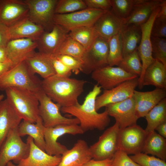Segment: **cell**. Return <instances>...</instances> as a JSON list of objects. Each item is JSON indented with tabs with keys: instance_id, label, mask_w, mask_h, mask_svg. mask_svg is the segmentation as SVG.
Returning a JSON list of instances; mask_svg holds the SVG:
<instances>
[{
	"instance_id": "1",
	"label": "cell",
	"mask_w": 166,
	"mask_h": 166,
	"mask_svg": "<svg viewBox=\"0 0 166 166\" xmlns=\"http://www.w3.org/2000/svg\"><path fill=\"white\" fill-rule=\"evenodd\" d=\"M101 87L98 85H94L92 90L85 97L83 103L67 107H62L61 111L74 117L79 120V126L85 132L98 129L104 130L109 124L110 120L107 111L98 113L96 109L97 97L101 93Z\"/></svg>"
},
{
	"instance_id": "2",
	"label": "cell",
	"mask_w": 166,
	"mask_h": 166,
	"mask_svg": "<svg viewBox=\"0 0 166 166\" xmlns=\"http://www.w3.org/2000/svg\"><path fill=\"white\" fill-rule=\"evenodd\" d=\"M87 81L56 74L42 81V88L52 101L61 107L74 105L84 91Z\"/></svg>"
},
{
	"instance_id": "3",
	"label": "cell",
	"mask_w": 166,
	"mask_h": 166,
	"mask_svg": "<svg viewBox=\"0 0 166 166\" xmlns=\"http://www.w3.org/2000/svg\"><path fill=\"white\" fill-rule=\"evenodd\" d=\"M5 91L6 99L22 120L35 123L40 117L37 93L17 87H9Z\"/></svg>"
},
{
	"instance_id": "4",
	"label": "cell",
	"mask_w": 166,
	"mask_h": 166,
	"mask_svg": "<svg viewBox=\"0 0 166 166\" xmlns=\"http://www.w3.org/2000/svg\"><path fill=\"white\" fill-rule=\"evenodd\" d=\"M9 87L25 89L37 93L42 89V81L24 61L14 66L0 77V90Z\"/></svg>"
},
{
	"instance_id": "5",
	"label": "cell",
	"mask_w": 166,
	"mask_h": 166,
	"mask_svg": "<svg viewBox=\"0 0 166 166\" xmlns=\"http://www.w3.org/2000/svg\"><path fill=\"white\" fill-rule=\"evenodd\" d=\"M18 127L10 131L0 147V166H6L11 161L18 164L29 155V145L22 140Z\"/></svg>"
},
{
	"instance_id": "6",
	"label": "cell",
	"mask_w": 166,
	"mask_h": 166,
	"mask_svg": "<svg viewBox=\"0 0 166 166\" xmlns=\"http://www.w3.org/2000/svg\"><path fill=\"white\" fill-rule=\"evenodd\" d=\"M37 94L39 102V115L45 128L61 124H79L77 118H69L63 116L60 112L61 107L54 103L42 89L37 92Z\"/></svg>"
},
{
	"instance_id": "7",
	"label": "cell",
	"mask_w": 166,
	"mask_h": 166,
	"mask_svg": "<svg viewBox=\"0 0 166 166\" xmlns=\"http://www.w3.org/2000/svg\"><path fill=\"white\" fill-rule=\"evenodd\" d=\"M106 11L87 8L69 14H55L53 22L54 24L60 25L69 31L79 27L93 26Z\"/></svg>"
},
{
	"instance_id": "8",
	"label": "cell",
	"mask_w": 166,
	"mask_h": 166,
	"mask_svg": "<svg viewBox=\"0 0 166 166\" xmlns=\"http://www.w3.org/2000/svg\"><path fill=\"white\" fill-rule=\"evenodd\" d=\"M109 40L97 35L89 48L86 50L82 59L81 72L89 74L108 65Z\"/></svg>"
},
{
	"instance_id": "9",
	"label": "cell",
	"mask_w": 166,
	"mask_h": 166,
	"mask_svg": "<svg viewBox=\"0 0 166 166\" xmlns=\"http://www.w3.org/2000/svg\"><path fill=\"white\" fill-rule=\"evenodd\" d=\"M29 9L28 17L42 26L45 31L52 30L54 25L53 18L58 0H25Z\"/></svg>"
},
{
	"instance_id": "10",
	"label": "cell",
	"mask_w": 166,
	"mask_h": 166,
	"mask_svg": "<svg viewBox=\"0 0 166 166\" xmlns=\"http://www.w3.org/2000/svg\"><path fill=\"white\" fill-rule=\"evenodd\" d=\"M120 128L115 122L104 132L97 142L89 147L92 159L100 160L113 157L119 150L118 137Z\"/></svg>"
},
{
	"instance_id": "11",
	"label": "cell",
	"mask_w": 166,
	"mask_h": 166,
	"mask_svg": "<svg viewBox=\"0 0 166 166\" xmlns=\"http://www.w3.org/2000/svg\"><path fill=\"white\" fill-rule=\"evenodd\" d=\"M85 132L78 124H61L45 128V151L51 155H61L68 149L65 145L57 141L60 136L66 134H83Z\"/></svg>"
},
{
	"instance_id": "12",
	"label": "cell",
	"mask_w": 166,
	"mask_h": 166,
	"mask_svg": "<svg viewBox=\"0 0 166 166\" xmlns=\"http://www.w3.org/2000/svg\"><path fill=\"white\" fill-rule=\"evenodd\" d=\"M147 134L145 130L137 124L120 128L119 149L128 155L142 152Z\"/></svg>"
},
{
	"instance_id": "13",
	"label": "cell",
	"mask_w": 166,
	"mask_h": 166,
	"mask_svg": "<svg viewBox=\"0 0 166 166\" xmlns=\"http://www.w3.org/2000/svg\"><path fill=\"white\" fill-rule=\"evenodd\" d=\"M160 9V6L153 12L145 23L140 25L142 36L139 45L137 48L142 67L141 74L138 79V86L140 89L143 87V78L146 69L156 60L153 58L152 54L151 30L154 21Z\"/></svg>"
},
{
	"instance_id": "14",
	"label": "cell",
	"mask_w": 166,
	"mask_h": 166,
	"mask_svg": "<svg viewBox=\"0 0 166 166\" xmlns=\"http://www.w3.org/2000/svg\"><path fill=\"white\" fill-rule=\"evenodd\" d=\"M138 79L137 77L126 81L110 89L104 90L103 93L96 99V110L132 97L136 88L138 86Z\"/></svg>"
},
{
	"instance_id": "15",
	"label": "cell",
	"mask_w": 166,
	"mask_h": 166,
	"mask_svg": "<svg viewBox=\"0 0 166 166\" xmlns=\"http://www.w3.org/2000/svg\"><path fill=\"white\" fill-rule=\"evenodd\" d=\"M91 77L104 90L110 89L126 81L138 77L118 66L108 65L93 72Z\"/></svg>"
},
{
	"instance_id": "16",
	"label": "cell",
	"mask_w": 166,
	"mask_h": 166,
	"mask_svg": "<svg viewBox=\"0 0 166 166\" xmlns=\"http://www.w3.org/2000/svg\"><path fill=\"white\" fill-rule=\"evenodd\" d=\"M105 107L109 115L114 118L120 128L136 124L138 118L136 113L133 96Z\"/></svg>"
},
{
	"instance_id": "17",
	"label": "cell",
	"mask_w": 166,
	"mask_h": 166,
	"mask_svg": "<svg viewBox=\"0 0 166 166\" xmlns=\"http://www.w3.org/2000/svg\"><path fill=\"white\" fill-rule=\"evenodd\" d=\"M69 31L55 24L49 31H45L36 41L39 52L45 55H55L57 52Z\"/></svg>"
},
{
	"instance_id": "18",
	"label": "cell",
	"mask_w": 166,
	"mask_h": 166,
	"mask_svg": "<svg viewBox=\"0 0 166 166\" xmlns=\"http://www.w3.org/2000/svg\"><path fill=\"white\" fill-rule=\"evenodd\" d=\"M28 12L24 0H0V23L8 27L28 16Z\"/></svg>"
},
{
	"instance_id": "19",
	"label": "cell",
	"mask_w": 166,
	"mask_h": 166,
	"mask_svg": "<svg viewBox=\"0 0 166 166\" xmlns=\"http://www.w3.org/2000/svg\"><path fill=\"white\" fill-rule=\"evenodd\" d=\"M37 47L36 41L22 38L10 40L6 49L8 57L14 66L24 61L35 53Z\"/></svg>"
},
{
	"instance_id": "20",
	"label": "cell",
	"mask_w": 166,
	"mask_h": 166,
	"mask_svg": "<svg viewBox=\"0 0 166 166\" xmlns=\"http://www.w3.org/2000/svg\"><path fill=\"white\" fill-rule=\"evenodd\" d=\"M93 26L97 35L109 40L121 33L125 24L124 20L116 16L111 8L106 11Z\"/></svg>"
},
{
	"instance_id": "21",
	"label": "cell",
	"mask_w": 166,
	"mask_h": 166,
	"mask_svg": "<svg viewBox=\"0 0 166 166\" xmlns=\"http://www.w3.org/2000/svg\"><path fill=\"white\" fill-rule=\"evenodd\" d=\"M133 96L136 113L139 119L144 117L153 107L166 98V89L156 88L147 92L135 90Z\"/></svg>"
},
{
	"instance_id": "22",
	"label": "cell",
	"mask_w": 166,
	"mask_h": 166,
	"mask_svg": "<svg viewBox=\"0 0 166 166\" xmlns=\"http://www.w3.org/2000/svg\"><path fill=\"white\" fill-rule=\"evenodd\" d=\"M26 142L30 146L29 155L17 166H57L61 159V155L51 156L38 147L33 139L28 136Z\"/></svg>"
},
{
	"instance_id": "23",
	"label": "cell",
	"mask_w": 166,
	"mask_h": 166,
	"mask_svg": "<svg viewBox=\"0 0 166 166\" xmlns=\"http://www.w3.org/2000/svg\"><path fill=\"white\" fill-rule=\"evenodd\" d=\"M92 159L89 147L83 139H79L72 148L61 155L57 166H82Z\"/></svg>"
},
{
	"instance_id": "24",
	"label": "cell",
	"mask_w": 166,
	"mask_h": 166,
	"mask_svg": "<svg viewBox=\"0 0 166 166\" xmlns=\"http://www.w3.org/2000/svg\"><path fill=\"white\" fill-rule=\"evenodd\" d=\"M10 40L26 38L37 41L45 31L41 26L25 17L8 27Z\"/></svg>"
},
{
	"instance_id": "25",
	"label": "cell",
	"mask_w": 166,
	"mask_h": 166,
	"mask_svg": "<svg viewBox=\"0 0 166 166\" xmlns=\"http://www.w3.org/2000/svg\"><path fill=\"white\" fill-rule=\"evenodd\" d=\"M22 120L6 99L0 101V147L10 131Z\"/></svg>"
},
{
	"instance_id": "26",
	"label": "cell",
	"mask_w": 166,
	"mask_h": 166,
	"mask_svg": "<svg viewBox=\"0 0 166 166\" xmlns=\"http://www.w3.org/2000/svg\"><path fill=\"white\" fill-rule=\"evenodd\" d=\"M161 0H140L129 16L124 20L125 26H140L149 19L153 12L160 6Z\"/></svg>"
},
{
	"instance_id": "27",
	"label": "cell",
	"mask_w": 166,
	"mask_h": 166,
	"mask_svg": "<svg viewBox=\"0 0 166 166\" xmlns=\"http://www.w3.org/2000/svg\"><path fill=\"white\" fill-rule=\"evenodd\" d=\"M45 128L42 120L40 117L35 123L24 121L21 122L18 127V131L21 137L28 135L32 137L35 144L45 152Z\"/></svg>"
},
{
	"instance_id": "28",
	"label": "cell",
	"mask_w": 166,
	"mask_h": 166,
	"mask_svg": "<svg viewBox=\"0 0 166 166\" xmlns=\"http://www.w3.org/2000/svg\"><path fill=\"white\" fill-rule=\"evenodd\" d=\"M149 85L166 89V67L156 59L147 68L144 75L143 86Z\"/></svg>"
},
{
	"instance_id": "29",
	"label": "cell",
	"mask_w": 166,
	"mask_h": 166,
	"mask_svg": "<svg viewBox=\"0 0 166 166\" xmlns=\"http://www.w3.org/2000/svg\"><path fill=\"white\" fill-rule=\"evenodd\" d=\"M121 35L124 57L137 48L142 36L140 26L133 24L125 26L121 32Z\"/></svg>"
},
{
	"instance_id": "30",
	"label": "cell",
	"mask_w": 166,
	"mask_h": 166,
	"mask_svg": "<svg viewBox=\"0 0 166 166\" xmlns=\"http://www.w3.org/2000/svg\"><path fill=\"white\" fill-rule=\"evenodd\" d=\"M142 152L166 160V139L155 131L147 133Z\"/></svg>"
},
{
	"instance_id": "31",
	"label": "cell",
	"mask_w": 166,
	"mask_h": 166,
	"mask_svg": "<svg viewBox=\"0 0 166 166\" xmlns=\"http://www.w3.org/2000/svg\"><path fill=\"white\" fill-rule=\"evenodd\" d=\"M27 65L34 74L37 73L43 79L56 74L50 62L44 55L36 53L25 61Z\"/></svg>"
},
{
	"instance_id": "32",
	"label": "cell",
	"mask_w": 166,
	"mask_h": 166,
	"mask_svg": "<svg viewBox=\"0 0 166 166\" xmlns=\"http://www.w3.org/2000/svg\"><path fill=\"white\" fill-rule=\"evenodd\" d=\"M144 117L147 122L145 129L147 133L155 131L157 126L166 122V98L162 100Z\"/></svg>"
},
{
	"instance_id": "33",
	"label": "cell",
	"mask_w": 166,
	"mask_h": 166,
	"mask_svg": "<svg viewBox=\"0 0 166 166\" xmlns=\"http://www.w3.org/2000/svg\"><path fill=\"white\" fill-rule=\"evenodd\" d=\"M69 35L81 44L86 50L89 48L98 35L93 26L72 29L69 31Z\"/></svg>"
},
{
	"instance_id": "34",
	"label": "cell",
	"mask_w": 166,
	"mask_h": 166,
	"mask_svg": "<svg viewBox=\"0 0 166 166\" xmlns=\"http://www.w3.org/2000/svg\"><path fill=\"white\" fill-rule=\"evenodd\" d=\"M118 66L129 73L139 77L142 67L137 48L132 53L123 57Z\"/></svg>"
},
{
	"instance_id": "35",
	"label": "cell",
	"mask_w": 166,
	"mask_h": 166,
	"mask_svg": "<svg viewBox=\"0 0 166 166\" xmlns=\"http://www.w3.org/2000/svg\"><path fill=\"white\" fill-rule=\"evenodd\" d=\"M85 51L81 44L68 35L56 54L71 56L82 61Z\"/></svg>"
},
{
	"instance_id": "36",
	"label": "cell",
	"mask_w": 166,
	"mask_h": 166,
	"mask_svg": "<svg viewBox=\"0 0 166 166\" xmlns=\"http://www.w3.org/2000/svg\"><path fill=\"white\" fill-rule=\"evenodd\" d=\"M109 44L108 65L112 66H118L123 57L121 33L109 39Z\"/></svg>"
},
{
	"instance_id": "37",
	"label": "cell",
	"mask_w": 166,
	"mask_h": 166,
	"mask_svg": "<svg viewBox=\"0 0 166 166\" xmlns=\"http://www.w3.org/2000/svg\"><path fill=\"white\" fill-rule=\"evenodd\" d=\"M140 0H110L111 9L118 17L125 20Z\"/></svg>"
},
{
	"instance_id": "38",
	"label": "cell",
	"mask_w": 166,
	"mask_h": 166,
	"mask_svg": "<svg viewBox=\"0 0 166 166\" xmlns=\"http://www.w3.org/2000/svg\"><path fill=\"white\" fill-rule=\"evenodd\" d=\"M87 8L84 0H58L55 7V13L69 14Z\"/></svg>"
},
{
	"instance_id": "39",
	"label": "cell",
	"mask_w": 166,
	"mask_h": 166,
	"mask_svg": "<svg viewBox=\"0 0 166 166\" xmlns=\"http://www.w3.org/2000/svg\"><path fill=\"white\" fill-rule=\"evenodd\" d=\"M153 57L166 67V39L165 38L151 37Z\"/></svg>"
},
{
	"instance_id": "40",
	"label": "cell",
	"mask_w": 166,
	"mask_h": 166,
	"mask_svg": "<svg viewBox=\"0 0 166 166\" xmlns=\"http://www.w3.org/2000/svg\"><path fill=\"white\" fill-rule=\"evenodd\" d=\"M135 162L141 166H166V162L155 156L143 152L130 156Z\"/></svg>"
},
{
	"instance_id": "41",
	"label": "cell",
	"mask_w": 166,
	"mask_h": 166,
	"mask_svg": "<svg viewBox=\"0 0 166 166\" xmlns=\"http://www.w3.org/2000/svg\"><path fill=\"white\" fill-rule=\"evenodd\" d=\"M69 68L75 74L77 75L81 72L83 62L71 56L64 54L53 55Z\"/></svg>"
},
{
	"instance_id": "42",
	"label": "cell",
	"mask_w": 166,
	"mask_h": 166,
	"mask_svg": "<svg viewBox=\"0 0 166 166\" xmlns=\"http://www.w3.org/2000/svg\"><path fill=\"white\" fill-rule=\"evenodd\" d=\"M43 54L50 62L55 70L56 75L62 77H70L72 73L71 70L54 55Z\"/></svg>"
},
{
	"instance_id": "43",
	"label": "cell",
	"mask_w": 166,
	"mask_h": 166,
	"mask_svg": "<svg viewBox=\"0 0 166 166\" xmlns=\"http://www.w3.org/2000/svg\"><path fill=\"white\" fill-rule=\"evenodd\" d=\"M111 166H141L135 162L125 152L118 150L113 157Z\"/></svg>"
},
{
	"instance_id": "44",
	"label": "cell",
	"mask_w": 166,
	"mask_h": 166,
	"mask_svg": "<svg viewBox=\"0 0 166 166\" xmlns=\"http://www.w3.org/2000/svg\"><path fill=\"white\" fill-rule=\"evenodd\" d=\"M151 36L166 38V20L156 18L152 27Z\"/></svg>"
},
{
	"instance_id": "45",
	"label": "cell",
	"mask_w": 166,
	"mask_h": 166,
	"mask_svg": "<svg viewBox=\"0 0 166 166\" xmlns=\"http://www.w3.org/2000/svg\"><path fill=\"white\" fill-rule=\"evenodd\" d=\"M87 8L107 10L111 8L110 0H84Z\"/></svg>"
},
{
	"instance_id": "46",
	"label": "cell",
	"mask_w": 166,
	"mask_h": 166,
	"mask_svg": "<svg viewBox=\"0 0 166 166\" xmlns=\"http://www.w3.org/2000/svg\"><path fill=\"white\" fill-rule=\"evenodd\" d=\"M10 40L8 27L0 23V47H6Z\"/></svg>"
},
{
	"instance_id": "47",
	"label": "cell",
	"mask_w": 166,
	"mask_h": 166,
	"mask_svg": "<svg viewBox=\"0 0 166 166\" xmlns=\"http://www.w3.org/2000/svg\"><path fill=\"white\" fill-rule=\"evenodd\" d=\"M113 158L104 160H98L92 159L82 166H111Z\"/></svg>"
},
{
	"instance_id": "48",
	"label": "cell",
	"mask_w": 166,
	"mask_h": 166,
	"mask_svg": "<svg viewBox=\"0 0 166 166\" xmlns=\"http://www.w3.org/2000/svg\"><path fill=\"white\" fill-rule=\"evenodd\" d=\"M160 9L156 18L166 20V0H161L160 5Z\"/></svg>"
},
{
	"instance_id": "49",
	"label": "cell",
	"mask_w": 166,
	"mask_h": 166,
	"mask_svg": "<svg viewBox=\"0 0 166 166\" xmlns=\"http://www.w3.org/2000/svg\"><path fill=\"white\" fill-rule=\"evenodd\" d=\"M13 66L11 62H0V77Z\"/></svg>"
},
{
	"instance_id": "50",
	"label": "cell",
	"mask_w": 166,
	"mask_h": 166,
	"mask_svg": "<svg viewBox=\"0 0 166 166\" xmlns=\"http://www.w3.org/2000/svg\"><path fill=\"white\" fill-rule=\"evenodd\" d=\"M8 62L11 61L8 57L6 47H0V62Z\"/></svg>"
},
{
	"instance_id": "51",
	"label": "cell",
	"mask_w": 166,
	"mask_h": 166,
	"mask_svg": "<svg viewBox=\"0 0 166 166\" xmlns=\"http://www.w3.org/2000/svg\"><path fill=\"white\" fill-rule=\"evenodd\" d=\"M156 130L158 132V134L165 138H166V122L163 123L156 128L155 130Z\"/></svg>"
},
{
	"instance_id": "52",
	"label": "cell",
	"mask_w": 166,
	"mask_h": 166,
	"mask_svg": "<svg viewBox=\"0 0 166 166\" xmlns=\"http://www.w3.org/2000/svg\"><path fill=\"white\" fill-rule=\"evenodd\" d=\"M6 166H17L15 165L11 161L9 162Z\"/></svg>"
},
{
	"instance_id": "53",
	"label": "cell",
	"mask_w": 166,
	"mask_h": 166,
	"mask_svg": "<svg viewBox=\"0 0 166 166\" xmlns=\"http://www.w3.org/2000/svg\"><path fill=\"white\" fill-rule=\"evenodd\" d=\"M4 96L3 94H0V101L3 99Z\"/></svg>"
}]
</instances>
